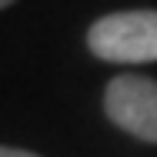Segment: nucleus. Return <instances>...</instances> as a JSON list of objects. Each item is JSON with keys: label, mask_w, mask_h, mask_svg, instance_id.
<instances>
[{"label": "nucleus", "mask_w": 157, "mask_h": 157, "mask_svg": "<svg viewBox=\"0 0 157 157\" xmlns=\"http://www.w3.org/2000/svg\"><path fill=\"white\" fill-rule=\"evenodd\" d=\"M10 3H13V0H0V10H3V7H10Z\"/></svg>", "instance_id": "obj_4"}, {"label": "nucleus", "mask_w": 157, "mask_h": 157, "mask_svg": "<svg viewBox=\"0 0 157 157\" xmlns=\"http://www.w3.org/2000/svg\"><path fill=\"white\" fill-rule=\"evenodd\" d=\"M104 110L121 130L157 144V80L130 74L114 77L104 94Z\"/></svg>", "instance_id": "obj_2"}, {"label": "nucleus", "mask_w": 157, "mask_h": 157, "mask_svg": "<svg viewBox=\"0 0 157 157\" xmlns=\"http://www.w3.org/2000/svg\"><path fill=\"white\" fill-rule=\"evenodd\" d=\"M0 157H37L30 151H20V147H0Z\"/></svg>", "instance_id": "obj_3"}, {"label": "nucleus", "mask_w": 157, "mask_h": 157, "mask_svg": "<svg viewBox=\"0 0 157 157\" xmlns=\"http://www.w3.org/2000/svg\"><path fill=\"white\" fill-rule=\"evenodd\" d=\"M87 44L100 60H110V63L157 60V10L107 13L90 27Z\"/></svg>", "instance_id": "obj_1"}]
</instances>
